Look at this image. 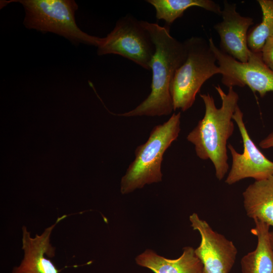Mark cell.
Here are the masks:
<instances>
[{
    "label": "cell",
    "mask_w": 273,
    "mask_h": 273,
    "mask_svg": "<svg viewBox=\"0 0 273 273\" xmlns=\"http://www.w3.org/2000/svg\"><path fill=\"white\" fill-rule=\"evenodd\" d=\"M187 51L185 61L176 70L170 86L173 110L190 109L204 83L221 74L216 56L203 38L193 36L184 41Z\"/></svg>",
    "instance_id": "277c9868"
},
{
    "label": "cell",
    "mask_w": 273,
    "mask_h": 273,
    "mask_svg": "<svg viewBox=\"0 0 273 273\" xmlns=\"http://www.w3.org/2000/svg\"><path fill=\"white\" fill-rule=\"evenodd\" d=\"M149 32L155 46L151 62V90L148 97L133 110L120 115L161 116L173 110L170 86L174 73L185 61L187 51L185 42L172 37L168 26L141 21Z\"/></svg>",
    "instance_id": "6da1fadb"
},
{
    "label": "cell",
    "mask_w": 273,
    "mask_h": 273,
    "mask_svg": "<svg viewBox=\"0 0 273 273\" xmlns=\"http://www.w3.org/2000/svg\"><path fill=\"white\" fill-rule=\"evenodd\" d=\"M221 16L222 20L213 28L219 35L220 50L235 59L248 61L251 51L247 44L248 30L254 24L251 17L241 16L236 11V5L223 2Z\"/></svg>",
    "instance_id": "30bf717a"
},
{
    "label": "cell",
    "mask_w": 273,
    "mask_h": 273,
    "mask_svg": "<svg viewBox=\"0 0 273 273\" xmlns=\"http://www.w3.org/2000/svg\"><path fill=\"white\" fill-rule=\"evenodd\" d=\"M221 71V82L227 86H248L263 97L273 92V71L263 62L261 53L251 51L248 61L241 62L222 51L212 38L208 40Z\"/></svg>",
    "instance_id": "52a82bcc"
},
{
    "label": "cell",
    "mask_w": 273,
    "mask_h": 273,
    "mask_svg": "<svg viewBox=\"0 0 273 273\" xmlns=\"http://www.w3.org/2000/svg\"><path fill=\"white\" fill-rule=\"evenodd\" d=\"M64 215L57 218L55 222L46 228L35 237L31 236L27 227H22V249L23 258L18 266H14L12 273H59L52 261L45 257L53 258L55 256L56 248L51 243V235L59 222L66 217Z\"/></svg>",
    "instance_id": "8fae6325"
},
{
    "label": "cell",
    "mask_w": 273,
    "mask_h": 273,
    "mask_svg": "<svg viewBox=\"0 0 273 273\" xmlns=\"http://www.w3.org/2000/svg\"><path fill=\"white\" fill-rule=\"evenodd\" d=\"M251 233L257 238L256 248L241 260L242 273H273V249L269 238L270 226L258 219Z\"/></svg>",
    "instance_id": "5bb4252c"
},
{
    "label": "cell",
    "mask_w": 273,
    "mask_h": 273,
    "mask_svg": "<svg viewBox=\"0 0 273 273\" xmlns=\"http://www.w3.org/2000/svg\"><path fill=\"white\" fill-rule=\"evenodd\" d=\"M201 273H206V272L205 271V270L203 269V270H202V271Z\"/></svg>",
    "instance_id": "ffe728a7"
},
{
    "label": "cell",
    "mask_w": 273,
    "mask_h": 273,
    "mask_svg": "<svg viewBox=\"0 0 273 273\" xmlns=\"http://www.w3.org/2000/svg\"><path fill=\"white\" fill-rule=\"evenodd\" d=\"M155 51V46L151 35L141 21L127 14L117 21L110 33L101 38L97 53L99 56L118 55L151 70Z\"/></svg>",
    "instance_id": "8992f818"
},
{
    "label": "cell",
    "mask_w": 273,
    "mask_h": 273,
    "mask_svg": "<svg viewBox=\"0 0 273 273\" xmlns=\"http://www.w3.org/2000/svg\"><path fill=\"white\" fill-rule=\"evenodd\" d=\"M139 265L147 267L155 273H201L203 265L190 246L183 248L182 254L174 259L159 255L147 249L135 258Z\"/></svg>",
    "instance_id": "7c38bea8"
},
{
    "label": "cell",
    "mask_w": 273,
    "mask_h": 273,
    "mask_svg": "<svg viewBox=\"0 0 273 273\" xmlns=\"http://www.w3.org/2000/svg\"><path fill=\"white\" fill-rule=\"evenodd\" d=\"M262 12V21L248 33L249 50L260 53L266 40L273 37V0H258Z\"/></svg>",
    "instance_id": "2e32d148"
},
{
    "label": "cell",
    "mask_w": 273,
    "mask_h": 273,
    "mask_svg": "<svg viewBox=\"0 0 273 273\" xmlns=\"http://www.w3.org/2000/svg\"><path fill=\"white\" fill-rule=\"evenodd\" d=\"M259 146L263 149L273 148V132L260 142Z\"/></svg>",
    "instance_id": "ac0fdd59"
},
{
    "label": "cell",
    "mask_w": 273,
    "mask_h": 273,
    "mask_svg": "<svg viewBox=\"0 0 273 273\" xmlns=\"http://www.w3.org/2000/svg\"><path fill=\"white\" fill-rule=\"evenodd\" d=\"M269 238H270L271 245L273 249V231H271V232L270 231Z\"/></svg>",
    "instance_id": "d6986e66"
},
{
    "label": "cell",
    "mask_w": 273,
    "mask_h": 273,
    "mask_svg": "<svg viewBox=\"0 0 273 273\" xmlns=\"http://www.w3.org/2000/svg\"><path fill=\"white\" fill-rule=\"evenodd\" d=\"M215 88L221 100V107H216L214 99L208 93L201 94L205 114L187 139L194 145L199 158L211 161L216 177L221 180L229 168L227 142L234 132L233 115L238 106L239 96L233 87H229L226 94L219 85Z\"/></svg>",
    "instance_id": "7a4b0ae2"
},
{
    "label": "cell",
    "mask_w": 273,
    "mask_h": 273,
    "mask_svg": "<svg viewBox=\"0 0 273 273\" xmlns=\"http://www.w3.org/2000/svg\"><path fill=\"white\" fill-rule=\"evenodd\" d=\"M243 143V152L239 153L231 144L228 145L232 157V165L225 183L233 185L242 179L252 178L255 180L266 179L273 175V161L268 159L250 138L243 121V113L239 106L233 115Z\"/></svg>",
    "instance_id": "ba28073f"
},
{
    "label": "cell",
    "mask_w": 273,
    "mask_h": 273,
    "mask_svg": "<svg viewBox=\"0 0 273 273\" xmlns=\"http://www.w3.org/2000/svg\"><path fill=\"white\" fill-rule=\"evenodd\" d=\"M260 53L264 64L273 71V37L266 40Z\"/></svg>",
    "instance_id": "e0dca14e"
},
{
    "label": "cell",
    "mask_w": 273,
    "mask_h": 273,
    "mask_svg": "<svg viewBox=\"0 0 273 273\" xmlns=\"http://www.w3.org/2000/svg\"><path fill=\"white\" fill-rule=\"evenodd\" d=\"M191 226L201 236L199 246L195 249L206 273H229L236 259L238 251L233 242L214 231L208 222L196 213L189 217Z\"/></svg>",
    "instance_id": "9c48e42d"
},
{
    "label": "cell",
    "mask_w": 273,
    "mask_h": 273,
    "mask_svg": "<svg viewBox=\"0 0 273 273\" xmlns=\"http://www.w3.org/2000/svg\"><path fill=\"white\" fill-rule=\"evenodd\" d=\"M243 197L246 215L273 227V175L255 180L243 192Z\"/></svg>",
    "instance_id": "4fadbf2b"
},
{
    "label": "cell",
    "mask_w": 273,
    "mask_h": 273,
    "mask_svg": "<svg viewBox=\"0 0 273 273\" xmlns=\"http://www.w3.org/2000/svg\"><path fill=\"white\" fill-rule=\"evenodd\" d=\"M180 119V112L173 113L167 121L155 126L147 141L136 148L135 158L121 180L122 194H129L146 185L161 181L163 156L178 136Z\"/></svg>",
    "instance_id": "3957f363"
},
{
    "label": "cell",
    "mask_w": 273,
    "mask_h": 273,
    "mask_svg": "<svg viewBox=\"0 0 273 273\" xmlns=\"http://www.w3.org/2000/svg\"><path fill=\"white\" fill-rule=\"evenodd\" d=\"M21 3L25 10L24 25L42 32H51L65 37L72 42L98 47L100 37L89 35L77 25L75 13L78 5L72 0H17L4 1Z\"/></svg>",
    "instance_id": "5b68a950"
},
{
    "label": "cell",
    "mask_w": 273,
    "mask_h": 273,
    "mask_svg": "<svg viewBox=\"0 0 273 273\" xmlns=\"http://www.w3.org/2000/svg\"><path fill=\"white\" fill-rule=\"evenodd\" d=\"M156 11V17L163 20L168 26L181 17L188 9L197 7L220 15L219 5L211 0H148Z\"/></svg>",
    "instance_id": "9a60e30c"
}]
</instances>
